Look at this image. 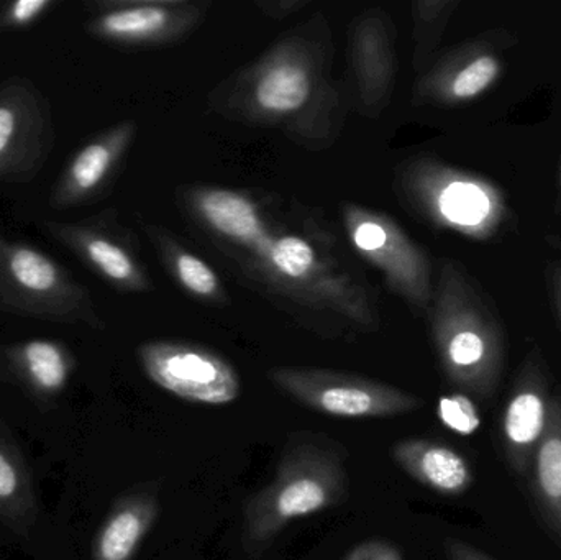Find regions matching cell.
Wrapping results in <instances>:
<instances>
[{"label": "cell", "instance_id": "obj_1", "mask_svg": "<svg viewBox=\"0 0 561 560\" xmlns=\"http://www.w3.org/2000/svg\"><path fill=\"white\" fill-rule=\"evenodd\" d=\"M428 315L447 380L474 397L490 398L503 377L506 338L493 306L460 263H442Z\"/></svg>", "mask_w": 561, "mask_h": 560}, {"label": "cell", "instance_id": "obj_2", "mask_svg": "<svg viewBox=\"0 0 561 560\" xmlns=\"http://www.w3.org/2000/svg\"><path fill=\"white\" fill-rule=\"evenodd\" d=\"M345 495V467L335 450L317 441L293 444L273 482L247 505V539L250 545L263 546L289 523L333 508Z\"/></svg>", "mask_w": 561, "mask_h": 560}, {"label": "cell", "instance_id": "obj_3", "mask_svg": "<svg viewBox=\"0 0 561 560\" xmlns=\"http://www.w3.org/2000/svg\"><path fill=\"white\" fill-rule=\"evenodd\" d=\"M404 183L414 206L432 224L467 239H494L513 219L506 194L493 181L434 158L412 163Z\"/></svg>", "mask_w": 561, "mask_h": 560}, {"label": "cell", "instance_id": "obj_4", "mask_svg": "<svg viewBox=\"0 0 561 560\" xmlns=\"http://www.w3.org/2000/svg\"><path fill=\"white\" fill-rule=\"evenodd\" d=\"M0 308L26 318L101 325L88 288L35 247L0 233Z\"/></svg>", "mask_w": 561, "mask_h": 560}, {"label": "cell", "instance_id": "obj_5", "mask_svg": "<svg viewBox=\"0 0 561 560\" xmlns=\"http://www.w3.org/2000/svg\"><path fill=\"white\" fill-rule=\"evenodd\" d=\"M270 378L284 393L327 416L376 420L402 416L422 407L414 395L342 372L280 367L270 372Z\"/></svg>", "mask_w": 561, "mask_h": 560}, {"label": "cell", "instance_id": "obj_6", "mask_svg": "<svg viewBox=\"0 0 561 560\" xmlns=\"http://www.w3.org/2000/svg\"><path fill=\"white\" fill-rule=\"evenodd\" d=\"M138 358L157 387L190 403L226 407L242 393V380L233 365L201 345L147 342L138 348Z\"/></svg>", "mask_w": 561, "mask_h": 560}, {"label": "cell", "instance_id": "obj_7", "mask_svg": "<svg viewBox=\"0 0 561 560\" xmlns=\"http://www.w3.org/2000/svg\"><path fill=\"white\" fill-rule=\"evenodd\" d=\"M55 128L48 102L26 78L0 84V181L30 183L48 160Z\"/></svg>", "mask_w": 561, "mask_h": 560}, {"label": "cell", "instance_id": "obj_8", "mask_svg": "<svg viewBox=\"0 0 561 560\" xmlns=\"http://www.w3.org/2000/svg\"><path fill=\"white\" fill-rule=\"evenodd\" d=\"M345 226L353 245L385 273L394 292L417 308H431L434 296L431 260L394 220L348 206Z\"/></svg>", "mask_w": 561, "mask_h": 560}, {"label": "cell", "instance_id": "obj_9", "mask_svg": "<svg viewBox=\"0 0 561 560\" xmlns=\"http://www.w3.org/2000/svg\"><path fill=\"white\" fill-rule=\"evenodd\" d=\"M517 45L510 30L481 33L448 52L422 79L421 94L440 105L473 102L490 91L503 76L504 56Z\"/></svg>", "mask_w": 561, "mask_h": 560}, {"label": "cell", "instance_id": "obj_10", "mask_svg": "<svg viewBox=\"0 0 561 560\" xmlns=\"http://www.w3.org/2000/svg\"><path fill=\"white\" fill-rule=\"evenodd\" d=\"M255 253L260 262L265 263L266 272L286 288L310 292L356 321L371 319L365 301L346 292L345 279L333 278L307 240L297 236H270Z\"/></svg>", "mask_w": 561, "mask_h": 560}, {"label": "cell", "instance_id": "obj_11", "mask_svg": "<svg viewBox=\"0 0 561 560\" xmlns=\"http://www.w3.org/2000/svg\"><path fill=\"white\" fill-rule=\"evenodd\" d=\"M549 377L539 351L527 355L507 400L503 418L507 460L517 473L529 472L534 454L549 423Z\"/></svg>", "mask_w": 561, "mask_h": 560}, {"label": "cell", "instance_id": "obj_12", "mask_svg": "<svg viewBox=\"0 0 561 560\" xmlns=\"http://www.w3.org/2000/svg\"><path fill=\"white\" fill-rule=\"evenodd\" d=\"M104 217L45 222L46 232L121 292H148L150 282L134 253L105 226Z\"/></svg>", "mask_w": 561, "mask_h": 560}, {"label": "cell", "instance_id": "obj_13", "mask_svg": "<svg viewBox=\"0 0 561 560\" xmlns=\"http://www.w3.org/2000/svg\"><path fill=\"white\" fill-rule=\"evenodd\" d=\"M89 32L105 42L144 45L176 35L196 12L187 3L147 0H101L91 5Z\"/></svg>", "mask_w": 561, "mask_h": 560}, {"label": "cell", "instance_id": "obj_14", "mask_svg": "<svg viewBox=\"0 0 561 560\" xmlns=\"http://www.w3.org/2000/svg\"><path fill=\"white\" fill-rule=\"evenodd\" d=\"M134 137V122H122L79 148L56 181L49 204L55 209H69L95 199L114 176Z\"/></svg>", "mask_w": 561, "mask_h": 560}, {"label": "cell", "instance_id": "obj_15", "mask_svg": "<svg viewBox=\"0 0 561 560\" xmlns=\"http://www.w3.org/2000/svg\"><path fill=\"white\" fill-rule=\"evenodd\" d=\"M391 453L409 477L440 495H463L473 485L470 464L447 444L412 437L396 443Z\"/></svg>", "mask_w": 561, "mask_h": 560}, {"label": "cell", "instance_id": "obj_16", "mask_svg": "<svg viewBox=\"0 0 561 560\" xmlns=\"http://www.w3.org/2000/svg\"><path fill=\"white\" fill-rule=\"evenodd\" d=\"M160 513L153 490L122 496L108 513L92 545L94 560H131Z\"/></svg>", "mask_w": 561, "mask_h": 560}, {"label": "cell", "instance_id": "obj_17", "mask_svg": "<svg viewBox=\"0 0 561 560\" xmlns=\"http://www.w3.org/2000/svg\"><path fill=\"white\" fill-rule=\"evenodd\" d=\"M194 206L217 233L253 253L270 237L255 204L242 194L227 190L197 191Z\"/></svg>", "mask_w": 561, "mask_h": 560}, {"label": "cell", "instance_id": "obj_18", "mask_svg": "<svg viewBox=\"0 0 561 560\" xmlns=\"http://www.w3.org/2000/svg\"><path fill=\"white\" fill-rule=\"evenodd\" d=\"M15 374L39 397H55L68 385L75 358L65 345L46 339H33L9 348Z\"/></svg>", "mask_w": 561, "mask_h": 560}, {"label": "cell", "instance_id": "obj_19", "mask_svg": "<svg viewBox=\"0 0 561 560\" xmlns=\"http://www.w3.org/2000/svg\"><path fill=\"white\" fill-rule=\"evenodd\" d=\"M38 518L32 476L20 450L0 434V523L25 536Z\"/></svg>", "mask_w": 561, "mask_h": 560}, {"label": "cell", "instance_id": "obj_20", "mask_svg": "<svg viewBox=\"0 0 561 560\" xmlns=\"http://www.w3.org/2000/svg\"><path fill=\"white\" fill-rule=\"evenodd\" d=\"M530 467L537 502L561 539V397L552 398L549 423Z\"/></svg>", "mask_w": 561, "mask_h": 560}, {"label": "cell", "instance_id": "obj_21", "mask_svg": "<svg viewBox=\"0 0 561 560\" xmlns=\"http://www.w3.org/2000/svg\"><path fill=\"white\" fill-rule=\"evenodd\" d=\"M309 71L300 62L280 61L263 72L255 85L256 104L272 114H290L309 101Z\"/></svg>", "mask_w": 561, "mask_h": 560}, {"label": "cell", "instance_id": "obj_22", "mask_svg": "<svg viewBox=\"0 0 561 560\" xmlns=\"http://www.w3.org/2000/svg\"><path fill=\"white\" fill-rule=\"evenodd\" d=\"M355 61L362 79L363 94L375 102L391 82V52L378 23L363 25L356 32Z\"/></svg>", "mask_w": 561, "mask_h": 560}, {"label": "cell", "instance_id": "obj_23", "mask_svg": "<svg viewBox=\"0 0 561 560\" xmlns=\"http://www.w3.org/2000/svg\"><path fill=\"white\" fill-rule=\"evenodd\" d=\"M460 2L457 0H425L415 3V25H417V61L424 62L440 42L448 20Z\"/></svg>", "mask_w": 561, "mask_h": 560}, {"label": "cell", "instance_id": "obj_24", "mask_svg": "<svg viewBox=\"0 0 561 560\" xmlns=\"http://www.w3.org/2000/svg\"><path fill=\"white\" fill-rule=\"evenodd\" d=\"M168 260H171L178 279L183 283L187 292L201 298H214L219 295V278L206 262L183 250H173Z\"/></svg>", "mask_w": 561, "mask_h": 560}, {"label": "cell", "instance_id": "obj_25", "mask_svg": "<svg viewBox=\"0 0 561 560\" xmlns=\"http://www.w3.org/2000/svg\"><path fill=\"white\" fill-rule=\"evenodd\" d=\"M438 418L448 430L463 434V436L473 434L481 424L477 404L463 393L448 395V397L440 398Z\"/></svg>", "mask_w": 561, "mask_h": 560}, {"label": "cell", "instance_id": "obj_26", "mask_svg": "<svg viewBox=\"0 0 561 560\" xmlns=\"http://www.w3.org/2000/svg\"><path fill=\"white\" fill-rule=\"evenodd\" d=\"M55 5H58L56 0H16L3 3L0 5V32L28 28Z\"/></svg>", "mask_w": 561, "mask_h": 560}, {"label": "cell", "instance_id": "obj_27", "mask_svg": "<svg viewBox=\"0 0 561 560\" xmlns=\"http://www.w3.org/2000/svg\"><path fill=\"white\" fill-rule=\"evenodd\" d=\"M343 560H404V558L391 542L371 539L355 546Z\"/></svg>", "mask_w": 561, "mask_h": 560}, {"label": "cell", "instance_id": "obj_28", "mask_svg": "<svg viewBox=\"0 0 561 560\" xmlns=\"http://www.w3.org/2000/svg\"><path fill=\"white\" fill-rule=\"evenodd\" d=\"M445 552L448 560H496L474 546L455 538H448L445 541Z\"/></svg>", "mask_w": 561, "mask_h": 560}, {"label": "cell", "instance_id": "obj_29", "mask_svg": "<svg viewBox=\"0 0 561 560\" xmlns=\"http://www.w3.org/2000/svg\"><path fill=\"white\" fill-rule=\"evenodd\" d=\"M552 301L553 308H556L557 319L561 328V263L553 268L552 273Z\"/></svg>", "mask_w": 561, "mask_h": 560}, {"label": "cell", "instance_id": "obj_30", "mask_svg": "<svg viewBox=\"0 0 561 560\" xmlns=\"http://www.w3.org/2000/svg\"><path fill=\"white\" fill-rule=\"evenodd\" d=\"M560 184H561V168H560Z\"/></svg>", "mask_w": 561, "mask_h": 560}]
</instances>
